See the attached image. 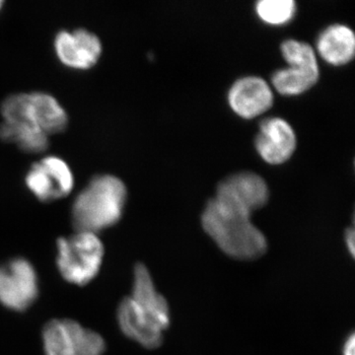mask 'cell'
<instances>
[{
    "instance_id": "14",
    "label": "cell",
    "mask_w": 355,
    "mask_h": 355,
    "mask_svg": "<svg viewBox=\"0 0 355 355\" xmlns=\"http://www.w3.org/2000/svg\"><path fill=\"white\" fill-rule=\"evenodd\" d=\"M130 298L163 331L167 330L170 324L169 305L166 299L156 291L150 273L142 263L135 266Z\"/></svg>"
},
{
    "instance_id": "19",
    "label": "cell",
    "mask_w": 355,
    "mask_h": 355,
    "mask_svg": "<svg viewBox=\"0 0 355 355\" xmlns=\"http://www.w3.org/2000/svg\"><path fill=\"white\" fill-rule=\"evenodd\" d=\"M343 355H355V336L352 334L345 340L343 350Z\"/></svg>"
},
{
    "instance_id": "17",
    "label": "cell",
    "mask_w": 355,
    "mask_h": 355,
    "mask_svg": "<svg viewBox=\"0 0 355 355\" xmlns=\"http://www.w3.org/2000/svg\"><path fill=\"white\" fill-rule=\"evenodd\" d=\"M256 12L266 24L286 25L295 16L296 3L293 0H261L256 4Z\"/></svg>"
},
{
    "instance_id": "2",
    "label": "cell",
    "mask_w": 355,
    "mask_h": 355,
    "mask_svg": "<svg viewBox=\"0 0 355 355\" xmlns=\"http://www.w3.org/2000/svg\"><path fill=\"white\" fill-rule=\"evenodd\" d=\"M128 191L118 177L102 175L91 180L72 207V223L77 232L96 233L120 220Z\"/></svg>"
},
{
    "instance_id": "16",
    "label": "cell",
    "mask_w": 355,
    "mask_h": 355,
    "mask_svg": "<svg viewBox=\"0 0 355 355\" xmlns=\"http://www.w3.org/2000/svg\"><path fill=\"white\" fill-rule=\"evenodd\" d=\"M49 135L28 123L3 121L0 125V139L17 144L27 153H39L49 146Z\"/></svg>"
},
{
    "instance_id": "9",
    "label": "cell",
    "mask_w": 355,
    "mask_h": 355,
    "mask_svg": "<svg viewBox=\"0 0 355 355\" xmlns=\"http://www.w3.org/2000/svg\"><path fill=\"white\" fill-rule=\"evenodd\" d=\"M297 146L296 133L284 119L272 116L260 123L254 147L261 158L270 165H280L289 160Z\"/></svg>"
},
{
    "instance_id": "3",
    "label": "cell",
    "mask_w": 355,
    "mask_h": 355,
    "mask_svg": "<svg viewBox=\"0 0 355 355\" xmlns=\"http://www.w3.org/2000/svg\"><path fill=\"white\" fill-rule=\"evenodd\" d=\"M104 246L94 233L76 232L58 240V266L62 277L76 286H85L101 268Z\"/></svg>"
},
{
    "instance_id": "7",
    "label": "cell",
    "mask_w": 355,
    "mask_h": 355,
    "mask_svg": "<svg viewBox=\"0 0 355 355\" xmlns=\"http://www.w3.org/2000/svg\"><path fill=\"white\" fill-rule=\"evenodd\" d=\"M38 277L31 263L25 259L0 266V303L8 309L24 311L37 299Z\"/></svg>"
},
{
    "instance_id": "8",
    "label": "cell",
    "mask_w": 355,
    "mask_h": 355,
    "mask_svg": "<svg viewBox=\"0 0 355 355\" xmlns=\"http://www.w3.org/2000/svg\"><path fill=\"white\" fill-rule=\"evenodd\" d=\"M25 181L33 195L42 202L67 197L74 184L69 166L57 156H48L35 163Z\"/></svg>"
},
{
    "instance_id": "20",
    "label": "cell",
    "mask_w": 355,
    "mask_h": 355,
    "mask_svg": "<svg viewBox=\"0 0 355 355\" xmlns=\"http://www.w3.org/2000/svg\"><path fill=\"white\" fill-rule=\"evenodd\" d=\"M2 4H3V1H2V0H0V10H1Z\"/></svg>"
},
{
    "instance_id": "6",
    "label": "cell",
    "mask_w": 355,
    "mask_h": 355,
    "mask_svg": "<svg viewBox=\"0 0 355 355\" xmlns=\"http://www.w3.org/2000/svg\"><path fill=\"white\" fill-rule=\"evenodd\" d=\"M286 69L277 70L272 76V87L282 95H301L319 80L320 69L316 51L305 43H295L284 51Z\"/></svg>"
},
{
    "instance_id": "5",
    "label": "cell",
    "mask_w": 355,
    "mask_h": 355,
    "mask_svg": "<svg viewBox=\"0 0 355 355\" xmlns=\"http://www.w3.org/2000/svg\"><path fill=\"white\" fill-rule=\"evenodd\" d=\"M46 355H103L104 338L73 320H53L43 330Z\"/></svg>"
},
{
    "instance_id": "1",
    "label": "cell",
    "mask_w": 355,
    "mask_h": 355,
    "mask_svg": "<svg viewBox=\"0 0 355 355\" xmlns=\"http://www.w3.org/2000/svg\"><path fill=\"white\" fill-rule=\"evenodd\" d=\"M252 214L238 203L216 195L203 210L202 228L217 247L231 258L256 260L266 253L268 241L252 222Z\"/></svg>"
},
{
    "instance_id": "4",
    "label": "cell",
    "mask_w": 355,
    "mask_h": 355,
    "mask_svg": "<svg viewBox=\"0 0 355 355\" xmlns=\"http://www.w3.org/2000/svg\"><path fill=\"white\" fill-rule=\"evenodd\" d=\"M4 121L28 123L46 135L62 132L69 116L53 96L44 92L20 93L9 96L0 107Z\"/></svg>"
},
{
    "instance_id": "15",
    "label": "cell",
    "mask_w": 355,
    "mask_h": 355,
    "mask_svg": "<svg viewBox=\"0 0 355 355\" xmlns=\"http://www.w3.org/2000/svg\"><path fill=\"white\" fill-rule=\"evenodd\" d=\"M317 51L329 64L340 67L349 64L355 55V35L349 26H329L319 35Z\"/></svg>"
},
{
    "instance_id": "11",
    "label": "cell",
    "mask_w": 355,
    "mask_h": 355,
    "mask_svg": "<svg viewBox=\"0 0 355 355\" xmlns=\"http://www.w3.org/2000/svg\"><path fill=\"white\" fill-rule=\"evenodd\" d=\"M228 103L232 111L241 118H257L272 108V89L261 77H242L231 86Z\"/></svg>"
},
{
    "instance_id": "18",
    "label": "cell",
    "mask_w": 355,
    "mask_h": 355,
    "mask_svg": "<svg viewBox=\"0 0 355 355\" xmlns=\"http://www.w3.org/2000/svg\"><path fill=\"white\" fill-rule=\"evenodd\" d=\"M345 244H347V249H349V254H352V257H354V251H355V234H354V229L349 228L345 232Z\"/></svg>"
},
{
    "instance_id": "12",
    "label": "cell",
    "mask_w": 355,
    "mask_h": 355,
    "mask_svg": "<svg viewBox=\"0 0 355 355\" xmlns=\"http://www.w3.org/2000/svg\"><path fill=\"white\" fill-rule=\"evenodd\" d=\"M216 195L233 200L252 214L265 207L270 200V190L263 178L248 171L235 173L222 180Z\"/></svg>"
},
{
    "instance_id": "13",
    "label": "cell",
    "mask_w": 355,
    "mask_h": 355,
    "mask_svg": "<svg viewBox=\"0 0 355 355\" xmlns=\"http://www.w3.org/2000/svg\"><path fill=\"white\" fill-rule=\"evenodd\" d=\"M121 330L130 340L146 349H157L163 343V331L130 297L121 301L118 309Z\"/></svg>"
},
{
    "instance_id": "10",
    "label": "cell",
    "mask_w": 355,
    "mask_h": 355,
    "mask_svg": "<svg viewBox=\"0 0 355 355\" xmlns=\"http://www.w3.org/2000/svg\"><path fill=\"white\" fill-rule=\"evenodd\" d=\"M58 60L74 69L94 67L102 55V43L94 33L85 29L62 31L55 39Z\"/></svg>"
}]
</instances>
